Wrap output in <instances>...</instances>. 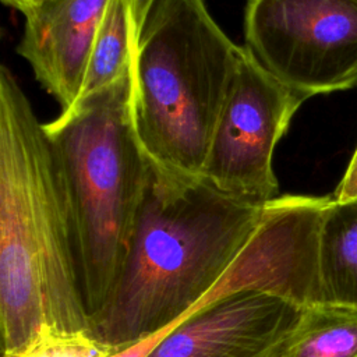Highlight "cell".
<instances>
[{
  "label": "cell",
  "mask_w": 357,
  "mask_h": 357,
  "mask_svg": "<svg viewBox=\"0 0 357 357\" xmlns=\"http://www.w3.org/2000/svg\"><path fill=\"white\" fill-rule=\"evenodd\" d=\"M264 206L149 159L128 254L106 303L89 318L91 333L124 349L185 318L241 252Z\"/></svg>",
  "instance_id": "obj_1"
},
{
  "label": "cell",
  "mask_w": 357,
  "mask_h": 357,
  "mask_svg": "<svg viewBox=\"0 0 357 357\" xmlns=\"http://www.w3.org/2000/svg\"><path fill=\"white\" fill-rule=\"evenodd\" d=\"M89 329L75 233L45 131L13 73L0 68V329L3 353L43 326Z\"/></svg>",
  "instance_id": "obj_2"
},
{
  "label": "cell",
  "mask_w": 357,
  "mask_h": 357,
  "mask_svg": "<svg viewBox=\"0 0 357 357\" xmlns=\"http://www.w3.org/2000/svg\"><path fill=\"white\" fill-rule=\"evenodd\" d=\"M134 60L110 85L45 123L68 202L89 318L124 265L144 201L149 158L134 119Z\"/></svg>",
  "instance_id": "obj_3"
},
{
  "label": "cell",
  "mask_w": 357,
  "mask_h": 357,
  "mask_svg": "<svg viewBox=\"0 0 357 357\" xmlns=\"http://www.w3.org/2000/svg\"><path fill=\"white\" fill-rule=\"evenodd\" d=\"M241 46L204 0H153L134 53V119L146 156L201 177Z\"/></svg>",
  "instance_id": "obj_4"
},
{
  "label": "cell",
  "mask_w": 357,
  "mask_h": 357,
  "mask_svg": "<svg viewBox=\"0 0 357 357\" xmlns=\"http://www.w3.org/2000/svg\"><path fill=\"white\" fill-rule=\"evenodd\" d=\"M244 40L304 99L357 85V0H247Z\"/></svg>",
  "instance_id": "obj_5"
},
{
  "label": "cell",
  "mask_w": 357,
  "mask_h": 357,
  "mask_svg": "<svg viewBox=\"0 0 357 357\" xmlns=\"http://www.w3.org/2000/svg\"><path fill=\"white\" fill-rule=\"evenodd\" d=\"M304 100L241 46L201 177L245 201L266 204L276 198L273 152Z\"/></svg>",
  "instance_id": "obj_6"
},
{
  "label": "cell",
  "mask_w": 357,
  "mask_h": 357,
  "mask_svg": "<svg viewBox=\"0 0 357 357\" xmlns=\"http://www.w3.org/2000/svg\"><path fill=\"white\" fill-rule=\"evenodd\" d=\"M332 199L286 194L266 202L250 240L202 304L247 289L273 293L303 308L319 304V240Z\"/></svg>",
  "instance_id": "obj_7"
},
{
  "label": "cell",
  "mask_w": 357,
  "mask_h": 357,
  "mask_svg": "<svg viewBox=\"0 0 357 357\" xmlns=\"http://www.w3.org/2000/svg\"><path fill=\"white\" fill-rule=\"evenodd\" d=\"M303 310L273 293L234 291L199 304L145 357H284Z\"/></svg>",
  "instance_id": "obj_8"
},
{
  "label": "cell",
  "mask_w": 357,
  "mask_h": 357,
  "mask_svg": "<svg viewBox=\"0 0 357 357\" xmlns=\"http://www.w3.org/2000/svg\"><path fill=\"white\" fill-rule=\"evenodd\" d=\"M109 0H49L25 15L18 54L61 112L79 99L92 45Z\"/></svg>",
  "instance_id": "obj_9"
},
{
  "label": "cell",
  "mask_w": 357,
  "mask_h": 357,
  "mask_svg": "<svg viewBox=\"0 0 357 357\" xmlns=\"http://www.w3.org/2000/svg\"><path fill=\"white\" fill-rule=\"evenodd\" d=\"M319 279L321 303L357 307V198L346 202L333 198L325 212Z\"/></svg>",
  "instance_id": "obj_10"
},
{
  "label": "cell",
  "mask_w": 357,
  "mask_h": 357,
  "mask_svg": "<svg viewBox=\"0 0 357 357\" xmlns=\"http://www.w3.org/2000/svg\"><path fill=\"white\" fill-rule=\"evenodd\" d=\"M135 46L132 0H109L92 45L79 98L116 81L132 64Z\"/></svg>",
  "instance_id": "obj_11"
},
{
  "label": "cell",
  "mask_w": 357,
  "mask_h": 357,
  "mask_svg": "<svg viewBox=\"0 0 357 357\" xmlns=\"http://www.w3.org/2000/svg\"><path fill=\"white\" fill-rule=\"evenodd\" d=\"M284 357H357V307H305Z\"/></svg>",
  "instance_id": "obj_12"
},
{
  "label": "cell",
  "mask_w": 357,
  "mask_h": 357,
  "mask_svg": "<svg viewBox=\"0 0 357 357\" xmlns=\"http://www.w3.org/2000/svg\"><path fill=\"white\" fill-rule=\"evenodd\" d=\"M120 350L98 339L89 329L68 332L45 325L24 346L1 357H110Z\"/></svg>",
  "instance_id": "obj_13"
},
{
  "label": "cell",
  "mask_w": 357,
  "mask_h": 357,
  "mask_svg": "<svg viewBox=\"0 0 357 357\" xmlns=\"http://www.w3.org/2000/svg\"><path fill=\"white\" fill-rule=\"evenodd\" d=\"M333 198L339 202H346L357 198V148L350 159L343 178L337 184Z\"/></svg>",
  "instance_id": "obj_14"
},
{
  "label": "cell",
  "mask_w": 357,
  "mask_h": 357,
  "mask_svg": "<svg viewBox=\"0 0 357 357\" xmlns=\"http://www.w3.org/2000/svg\"><path fill=\"white\" fill-rule=\"evenodd\" d=\"M183 319H184V318H183ZM183 319H181V321H183ZM178 322H180V321H178ZM178 322H176V324L167 326L166 329H163V331H160V332H158V333H155V335H152V336H149V337H146V339H142V340H139V342H137V343H132V344H130V346L121 349L120 351H117L116 354H113V356H110V357H145V356L153 349V346H155L170 329H173Z\"/></svg>",
  "instance_id": "obj_15"
},
{
  "label": "cell",
  "mask_w": 357,
  "mask_h": 357,
  "mask_svg": "<svg viewBox=\"0 0 357 357\" xmlns=\"http://www.w3.org/2000/svg\"><path fill=\"white\" fill-rule=\"evenodd\" d=\"M1 1L6 6L20 11L25 17L32 11H35L36 8H39L40 6H43L45 3H47L49 0H1Z\"/></svg>",
  "instance_id": "obj_16"
},
{
  "label": "cell",
  "mask_w": 357,
  "mask_h": 357,
  "mask_svg": "<svg viewBox=\"0 0 357 357\" xmlns=\"http://www.w3.org/2000/svg\"><path fill=\"white\" fill-rule=\"evenodd\" d=\"M153 0H132V14H134V25H135V35L138 36V32L142 26V22L145 20V15L151 7Z\"/></svg>",
  "instance_id": "obj_17"
}]
</instances>
